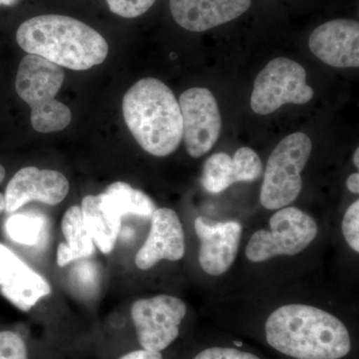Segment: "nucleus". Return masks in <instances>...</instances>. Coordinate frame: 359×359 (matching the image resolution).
<instances>
[{
    "label": "nucleus",
    "mask_w": 359,
    "mask_h": 359,
    "mask_svg": "<svg viewBox=\"0 0 359 359\" xmlns=\"http://www.w3.org/2000/svg\"><path fill=\"white\" fill-rule=\"evenodd\" d=\"M264 340L290 359H344L353 351L351 332L344 321L308 304H287L269 314Z\"/></svg>",
    "instance_id": "1"
},
{
    "label": "nucleus",
    "mask_w": 359,
    "mask_h": 359,
    "mask_svg": "<svg viewBox=\"0 0 359 359\" xmlns=\"http://www.w3.org/2000/svg\"><path fill=\"white\" fill-rule=\"evenodd\" d=\"M16 40L28 54L76 71L101 65L109 51L100 33L82 21L57 14L25 21L18 27Z\"/></svg>",
    "instance_id": "2"
},
{
    "label": "nucleus",
    "mask_w": 359,
    "mask_h": 359,
    "mask_svg": "<svg viewBox=\"0 0 359 359\" xmlns=\"http://www.w3.org/2000/svg\"><path fill=\"white\" fill-rule=\"evenodd\" d=\"M127 127L149 154L165 157L183 140V119L172 90L156 78L139 80L123 98Z\"/></svg>",
    "instance_id": "3"
},
{
    "label": "nucleus",
    "mask_w": 359,
    "mask_h": 359,
    "mask_svg": "<svg viewBox=\"0 0 359 359\" xmlns=\"http://www.w3.org/2000/svg\"><path fill=\"white\" fill-rule=\"evenodd\" d=\"M65 77L62 67L32 54L18 66L16 92L32 108V127L39 133L61 131L72 120L69 108L55 99Z\"/></svg>",
    "instance_id": "4"
},
{
    "label": "nucleus",
    "mask_w": 359,
    "mask_h": 359,
    "mask_svg": "<svg viewBox=\"0 0 359 359\" xmlns=\"http://www.w3.org/2000/svg\"><path fill=\"white\" fill-rule=\"evenodd\" d=\"M313 150L308 135L297 132L283 139L266 163L261 189L262 205L280 210L297 200L302 188V172Z\"/></svg>",
    "instance_id": "5"
},
{
    "label": "nucleus",
    "mask_w": 359,
    "mask_h": 359,
    "mask_svg": "<svg viewBox=\"0 0 359 359\" xmlns=\"http://www.w3.org/2000/svg\"><path fill=\"white\" fill-rule=\"evenodd\" d=\"M318 231V224L309 215L287 205L273 215L269 231H257L252 236L245 257L261 263L278 256H295L313 243Z\"/></svg>",
    "instance_id": "6"
},
{
    "label": "nucleus",
    "mask_w": 359,
    "mask_h": 359,
    "mask_svg": "<svg viewBox=\"0 0 359 359\" xmlns=\"http://www.w3.org/2000/svg\"><path fill=\"white\" fill-rule=\"evenodd\" d=\"M314 92L306 84V71L292 59L269 61L255 80L250 107L256 114L269 115L285 104L309 103Z\"/></svg>",
    "instance_id": "7"
},
{
    "label": "nucleus",
    "mask_w": 359,
    "mask_h": 359,
    "mask_svg": "<svg viewBox=\"0 0 359 359\" xmlns=\"http://www.w3.org/2000/svg\"><path fill=\"white\" fill-rule=\"evenodd\" d=\"M186 314L185 302L173 295L159 294L135 302L131 316L139 346L148 351H166L178 339Z\"/></svg>",
    "instance_id": "8"
},
{
    "label": "nucleus",
    "mask_w": 359,
    "mask_h": 359,
    "mask_svg": "<svg viewBox=\"0 0 359 359\" xmlns=\"http://www.w3.org/2000/svg\"><path fill=\"white\" fill-rule=\"evenodd\" d=\"M178 102L187 152L193 158L202 157L212 150L221 134L218 102L214 94L203 87L186 90Z\"/></svg>",
    "instance_id": "9"
},
{
    "label": "nucleus",
    "mask_w": 359,
    "mask_h": 359,
    "mask_svg": "<svg viewBox=\"0 0 359 359\" xmlns=\"http://www.w3.org/2000/svg\"><path fill=\"white\" fill-rule=\"evenodd\" d=\"M194 226L201 243V268L210 276L224 275L237 257L242 224L236 221L212 222L205 217H198Z\"/></svg>",
    "instance_id": "10"
},
{
    "label": "nucleus",
    "mask_w": 359,
    "mask_h": 359,
    "mask_svg": "<svg viewBox=\"0 0 359 359\" xmlns=\"http://www.w3.org/2000/svg\"><path fill=\"white\" fill-rule=\"evenodd\" d=\"M69 192V182L65 175L53 170L25 167L20 170L6 187V211L14 212L30 202L58 205Z\"/></svg>",
    "instance_id": "11"
},
{
    "label": "nucleus",
    "mask_w": 359,
    "mask_h": 359,
    "mask_svg": "<svg viewBox=\"0 0 359 359\" xmlns=\"http://www.w3.org/2000/svg\"><path fill=\"white\" fill-rule=\"evenodd\" d=\"M309 46L321 62L337 68H358L359 23L353 20H334L311 32Z\"/></svg>",
    "instance_id": "12"
},
{
    "label": "nucleus",
    "mask_w": 359,
    "mask_h": 359,
    "mask_svg": "<svg viewBox=\"0 0 359 359\" xmlns=\"http://www.w3.org/2000/svg\"><path fill=\"white\" fill-rule=\"evenodd\" d=\"M185 250V233L178 215L173 210L160 208L151 217L150 233L137 252L135 264L142 271H147L162 259L180 261Z\"/></svg>",
    "instance_id": "13"
},
{
    "label": "nucleus",
    "mask_w": 359,
    "mask_h": 359,
    "mask_svg": "<svg viewBox=\"0 0 359 359\" xmlns=\"http://www.w3.org/2000/svg\"><path fill=\"white\" fill-rule=\"evenodd\" d=\"M0 292L16 308L30 311L51 287L6 245L0 244Z\"/></svg>",
    "instance_id": "14"
},
{
    "label": "nucleus",
    "mask_w": 359,
    "mask_h": 359,
    "mask_svg": "<svg viewBox=\"0 0 359 359\" xmlns=\"http://www.w3.org/2000/svg\"><path fill=\"white\" fill-rule=\"evenodd\" d=\"M263 172V163L256 151L242 147L236 151L233 158L226 153L208 158L201 184L208 193L219 194L238 182L256 181Z\"/></svg>",
    "instance_id": "15"
},
{
    "label": "nucleus",
    "mask_w": 359,
    "mask_h": 359,
    "mask_svg": "<svg viewBox=\"0 0 359 359\" xmlns=\"http://www.w3.org/2000/svg\"><path fill=\"white\" fill-rule=\"evenodd\" d=\"M252 0H170L174 20L184 29L203 32L237 20Z\"/></svg>",
    "instance_id": "16"
},
{
    "label": "nucleus",
    "mask_w": 359,
    "mask_h": 359,
    "mask_svg": "<svg viewBox=\"0 0 359 359\" xmlns=\"http://www.w3.org/2000/svg\"><path fill=\"white\" fill-rule=\"evenodd\" d=\"M98 196L104 211L116 218L127 215L151 218L156 211V205L148 195L124 182L111 184Z\"/></svg>",
    "instance_id": "17"
},
{
    "label": "nucleus",
    "mask_w": 359,
    "mask_h": 359,
    "mask_svg": "<svg viewBox=\"0 0 359 359\" xmlns=\"http://www.w3.org/2000/svg\"><path fill=\"white\" fill-rule=\"evenodd\" d=\"M82 219L92 240L103 254L114 249L121 231V218L110 216L100 205L99 196H86L81 203Z\"/></svg>",
    "instance_id": "18"
},
{
    "label": "nucleus",
    "mask_w": 359,
    "mask_h": 359,
    "mask_svg": "<svg viewBox=\"0 0 359 359\" xmlns=\"http://www.w3.org/2000/svg\"><path fill=\"white\" fill-rule=\"evenodd\" d=\"M61 228L66 243H61L57 249L59 266H67L71 262L93 254V240L85 228L80 207L73 205L67 210L63 216Z\"/></svg>",
    "instance_id": "19"
},
{
    "label": "nucleus",
    "mask_w": 359,
    "mask_h": 359,
    "mask_svg": "<svg viewBox=\"0 0 359 359\" xmlns=\"http://www.w3.org/2000/svg\"><path fill=\"white\" fill-rule=\"evenodd\" d=\"M6 231L14 242L34 245L39 242L43 228V219L40 215L16 214L6 222Z\"/></svg>",
    "instance_id": "20"
},
{
    "label": "nucleus",
    "mask_w": 359,
    "mask_h": 359,
    "mask_svg": "<svg viewBox=\"0 0 359 359\" xmlns=\"http://www.w3.org/2000/svg\"><path fill=\"white\" fill-rule=\"evenodd\" d=\"M0 359H30L25 339L13 330H0Z\"/></svg>",
    "instance_id": "21"
},
{
    "label": "nucleus",
    "mask_w": 359,
    "mask_h": 359,
    "mask_svg": "<svg viewBox=\"0 0 359 359\" xmlns=\"http://www.w3.org/2000/svg\"><path fill=\"white\" fill-rule=\"evenodd\" d=\"M192 359H263L259 354L236 346H212L196 353Z\"/></svg>",
    "instance_id": "22"
},
{
    "label": "nucleus",
    "mask_w": 359,
    "mask_h": 359,
    "mask_svg": "<svg viewBox=\"0 0 359 359\" xmlns=\"http://www.w3.org/2000/svg\"><path fill=\"white\" fill-rule=\"evenodd\" d=\"M110 11L124 18H136L147 13L156 0H106Z\"/></svg>",
    "instance_id": "23"
},
{
    "label": "nucleus",
    "mask_w": 359,
    "mask_h": 359,
    "mask_svg": "<svg viewBox=\"0 0 359 359\" xmlns=\"http://www.w3.org/2000/svg\"><path fill=\"white\" fill-rule=\"evenodd\" d=\"M342 233L347 244L354 250L359 252V201H355L346 210L342 219Z\"/></svg>",
    "instance_id": "24"
},
{
    "label": "nucleus",
    "mask_w": 359,
    "mask_h": 359,
    "mask_svg": "<svg viewBox=\"0 0 359 359\" xmlns=\"http://www.w3.org/2000/svg\"><path fill=\"white\" fill-rule=\"evenodd\" d=\"M118 359H164V356L160 351H148V349L140 347V348L122 354Z\"/></svg>",
    "instance_id": "25"
},
{
    "label": "nucleus",
    "mask_w": 359,
    "mask_h": 359,
    "mask_svg": "<svg viewBox=\"0 0 359 359\" xmlns=\"http://www.w3.org/2000/svg\"><path fill=\"white\" fill-rule=\"evenodd\" d=\"M346 188L353 194L359 193V174L354 173L346 180Z\"/></svg>",
    "instance_id": "26"
},
{
    "label": "nucleus",
    "mask_w": 359,
    "mask_h": 359,
    "mask_svg": "<svg viewBox=\"0 0 359 359\" xmlns=\"http://www.w3.org/2000/svg\"><path fill=\"white\" fill-rule=\"evenodd\" d=\"M6 169H4V166L0 165V184H1L4 178H6ZM4 211H6V200H4V195L0 193V215H1Z\"/></svg>",
    "instance_id": "27"
},
{
    "label": "nucleus",
    "mask_w": 359,
    "mask_h": 359,
    "mask_svg": "<svg viewBox=\"0 0 359 359\" xmlns=\"http://www.w3.org/2000/svg\"><path fill=\"white\" fill-rule=\"evenodd\" d=\"M20 0H0V6H13Z\"/></svg>",
    "instance_id": "28"
},
{
    "label": "nucleus",
    "mask_w": 359,
    "mask_h": 359,
    "mask_svg": "<svg viewBox=\"0 0 359 359\" xmlns=\"http://www.w3.org/2000/svg\"><path fill=\"white\" fill-rule=\"evenodd\" d=\"M353 164L356 168H359V150L356 149L353 154Z\"/></svg>",
    "instance_id": "29"
}]
</instances>
